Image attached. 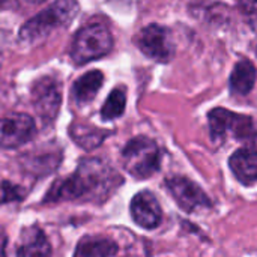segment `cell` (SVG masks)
Segmentation results:
<instances>
[{
  "label": "cell",
  "mask_w": 257,
  "mask_h": 257,
  "mask_svg": "<svg viewBox=\"0 0 257 257\" xmlns=\"http://www.w3.org/2000/svg\"><path fill=\"white\" fill-rule=\"evenodd\" d=\"M117 172L99 158L83 160L68 178H63L47 193L48 202L83 199L89 202H104L120 185Z\"/></svg>",
  "instance_id": "1"
},
{
  "label": "cell",
  "mask_w": 257,
  "mask_h": 257,
  "mask_svg": "<svg viewBox=\"0 0 257 257\" xmlns=\"http://www.w3.org/2000/svg\"><path fill=\"white\" fill-rule=\"evenodd\" d=\"M80 12V5L77 0H56L48 8L38 12L35 17L27 20L20 29V39L23 42L42 41L54 30L68 27L77 14Z\"/></svg>",
  "instance_id": "2"
},
{
  "label": "cell",
  "mask_w": 257,
  "mask_h": 257,
  "mask_svg": "<svg viewBox=\"0 0 257 257\" xmlns=\"http://www.w3.org/2000/svg\"><path fill=\"white\" fill-rule=\"evenodd\" d=\"M111 48L113 36L108 27L101 23H90L75 33L71 57L77 65H84L107 56Z\"/></svg>",
  "instance_id": "3"
},
{
  "label": "cell",
  "mask_w": 257,
  "mask_h": 257,
  "mask_svg": "<svg viewBox=\"0 0 257 257\" xmlns=\"http://www.w3.org/2000/svg\"><path fill=\"white\" fill-rule=\"evenodd\" d=\"M123 169L136 179H148L160 170L161 155L157 143L148 137L130 140L122 151Z\"/></svg>",
  "instance_id": "4"
},
{
  "label": "cell",
  "mask_w": 257,
  "mask_h": 257,
  "mask_svg": "<svg viewBox=\"0 0 257 257\" xmlns=\"http://www.w3.org/2000/svg\"><path fill=\"white\" fill-rule=\"evenodd\" d=\"M209 131L214 142L226 139L229 134L236 140H248L256 136L250 116L236 114L226 108H214L208 114Z\"/></svg>",
  "instance_id": "5"
},
{
  "label": "cell",
  "mask_w": 257,
  "mask_h": 257,
  "mask_svg": "<svg viewBox=\"0 0 257 257\" xmlns=\"http://www.w3.org/2000/svg\"><path fill=\"white\" fill-rule=\"evenodd\" d=\"M137 47L149 59L167 63L175 56V41L172 32L160 24H149L137 35Z\"/></svg>",
  "instance_id": "6"
},
{
  "label": "cell",
  "mask_w": 257,
  "mask_h": 257,
  "mask_svg": "<svg viewBox=\"0 0 257 257\" xmlns=\"http://www.w3.org/2000/svg\"><path fill=\"white\" fill-rule=\"evenodd\" d=\"M166 188L185 212H196L199 209L211 208V200L206 193L187 178H170L166 181Z\"/></svg>",
  "instance_id": "7"
},
{
  "label": "cell",
  "mask_w": 257,
  "mask_h": 257,
  "mask_svg": "<svg viewBox=\"0 0 257 257\" xmlns=\"http://www.w3.org/2000/svg\"><path fill=\"white\" fill-rule=\"evenodd\" d=\"M36 134L35 120L24 113H12L2 120V148L15 149L33 139Z\"/></svg>",
  "instance_id": "8"
},
{
  "label": "cell",
  "mask_w": 257,
  "mask_h": 257,
  "mask_svg": "<svg viewBox=\"0 0 257 257\" xmlns=\"http://www.w3.org/2000/svg\"><path fill=\"white\" fill-rule=\"evenodd\" d=\"M32 102L36 113L44 120H53L57 116L62 102L59 83L51 77L38 80L32 89Z\"/></svg>",
  "instance_id": "9"
},
{
  "label": "cell",
  "mask_w": 257,
  "mask_h": 257,
  "mask_svg": "<svg viewBox=\"0 0 257 257\" xmlns=\"http://www.w3.org/2000/svg\"><path fill=\"white\" fill-rule=\"evenodd\" d=\"M131 217L137 226L152 230L163 220V211L157 197L151 191H140L131 200Z\"/></svg>",
  "instance_id": "10"
},
{
  "label": "cell",
  "mask_w": 257,
  "mask_h": 257,
  "mask_svg": "<svg viewBox=\"0 0 257 257\" xmlns=\"http://www.w3.org/2000/svg\"><path fill=\"white\" fill-rule=\"evenodd\" d=\"M229 167L235 178L244 185H253L257 182V151L238 149L229 160Z\"/></svg>",
  "instance_id": "11"
},
{
  "label": "cell",
  "mask_w": 257,
  "mask_h": 257,
  "mask_svg": "<svg viewBox=\"0 0 257 257\" xmlns=\"http://www.w3.org/2000/svg\"><path fill=\"white\" fill-rule=\"evenodd\" d=\"M104 83V74L98 69L89 71L78 77L72 84V98L78 105L89 104L95 99Z\"/></svg>",
  "instance_id": "12"
},
{
  "label": "cell",
  "mask_w": 257,
  "mask_h": 257,
  "mask_svg": "<svg viewBox=\"0 0 257 257\" xmlns=\"http://www.w3.org/2000/svg\"><path fill=\"white\" fill-rule=\"evenodd\" d=\"M256 83V68L248 59H241L235 65L229 86L233 95H247L253 90Z\"/></svg>",
  "instance_id": "13"
},
{
  "label": "cell",
  "mask_w": 257,
  "mask_h": 257,
  "mask_svg": "<svg viewBox=\"0 0 257 257\" xmlns=\"http://www.w3.org/2000/svg\"><path fill=\"white\" fill-rule=\"evenodd\" d=\"M117 253V245L105 238H95V236H87L83 238L77 248H75V256L84 257H99V256H114Z\"/></svg>",
  "instance_id": "14"
},
{
  "label": "cell",
  "mask_w": 257,
  "mask_h": 257,
  "mask_svg": "<svg viewBox=\"0 0 257 257\" xmlns=\"http://www.w3.org/2000/svg\"><path fill=\"white\" fill-rule=\"evenodd\" d=\"M69 134H71V139L78 146L90 151V149L99 146L110 133L105 131V130L93 128L90 125H78V123H74L69 128Z\"/></svg>",
  "instance_id": "15"
},
{
  "label": "cell",
  "mask_w": 257,
  "mask_h": 257,
  "mask_svg": "<svg viewBox=\"0 0 257 257\" xmlns=\"http://www.w3.org/2000/svg\"><path fill=\"white\" fill-rule=\"evenodd\" d=\"M126 107V90L123 86H117L107 96L104 105L101 107V117L104 120H113L123 114Z\"/></svg>",
  "instance_id": "16"
},
{
  "label": "cell",
  "mask_w": 257,
  "mask_h": 257,
  "mask_svg": "<svg viewBox=\"0 0 257 257\" xmlns=\"http://www.w3.org/2000/svg\"><path fill=\"white\" fill-rule=\"evenodd\" d=\"M18 256H48L51 254V247L41 230H35L24 244L17 251Z\"/></svg>",
  "instance_id": "17"
},
{
  "label": "cell",
  "mask_w": 257,
  "mask_h": 257,
  "mask_svg": "<svg viewBox=\"0 0 257 257\" xmlns=\"http://www.w3.org/2000/svg\"><path fill=\"white\" fill-rule=\"evenodd\" d=\"M239 6L248 24L257 30V0H239Z\"/></svg>",
  "instance_id": "18"
},
{
  "label": "cell",
  "mask_w": 257,
  "mask_h": 257,
  "mask_svg": "<svg viewBox=\"0 0 257 257\" xmlns=\"http://www.w3.org/2000/svg\"><path fill=\"white\" fill-rule=\"evenodd\" d=\"M2 197H3L2 199L3 203H9V202L23 199V191L17 185L11 184L8 181H3V185H2Z\"/></svg>",
  "instance_id": "19"
},
{
  "label": "cell",
  "mask_w": 257,
  "mask_h": 257,
  "mask_svg": "<svg viewBox=\"0 0 257 257\" xmlns=\"http://www.w3.org/2000/svg\"><path fill=\"white\" fill-rule=\"evenodd\" d=\"M26 3H29V5H38V3H42V2H45V0H24Z\"/></svg>",
  "instance_id": "20"
}]
</instances>
